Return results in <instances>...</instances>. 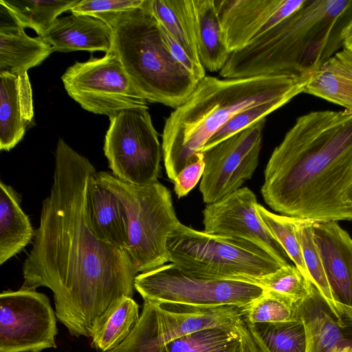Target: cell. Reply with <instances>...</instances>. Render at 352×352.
<instances>
[{"instance_id": "1", "label": "cell", "mask_w": 352, "mask_h": 352, "mask_svg": "<svg viewBox=\"0 0 352 352\" xmlns=\"http://www.w3.org/2000/svg\"><path fill=\"white\" fill-rule=\"evenodd\" d=\"M53 183L23 265L21 289H50L57 319L76 337H90L98 318L134 294L138 272L128 253L98 239L86 212L93 164L63 139L55 153Z\"/></svg>"}, {"instance_id": "2", "label": "cell", "mask_w": 352, "mask_h": 352, "mask_svg": "<svg viewBox=\"0 0 352 352\" xmlns=\"http://www.w3.org/2000/svg\"><path fill=\"white\" fill-rule=\"evenodd\" d=\"M265 202L281 215L352 221V111L298 117L264 170Z\"/></svg>"}, {"instance_id": "3", "label": "cell", "mask_w": 352, "mask_h": 352, "mask_svg": "<svg viewBox=\"0 0 352 352\" xmlns=\"http://www.w3.org/2000/svg\"><path fill=\"white\" fill-rule=\"evenodd\" d=\"M310 77H204L166 120L162 147L168 179L174 183L182 170L204 158L207 142L237 113L276 98L292 99L303 93Z\"/></svg>"}, {"instance_id": "4", "label": "cell", "mask_w": 352, "mask_h": 352, "mask_svg": "<svg viewBox=\"0 0 352 352\" xmlns=\"http://www.w3.org/2000/svg\"><path fill=\"white\" fill-rule=\"evenodd\" d=\"M351 8L350 0H306L292 15L231 53L219 75L228 79L311 76L342 45L334 30Z\"/></svg>"}, {"instance_id": "5", "label": "cell", "mask_w": 352, "mask_h": 352, "mask_svg": "<svg viewBox=\"0 0 352 352\" xmlns=\"http://www.w3.org/2000/svg\"><path fill=\"white\" fill-rule=\"evenodd\" d=\"M110 28L112 52L146 101L175 109L190 97L199 81L173 57L164 31L145 0Z\"/></svg>"}, {"instance_id": "6", "label": "cell", "mask_w": 352, "mask_h": 352, "mask_svg": "<svg viewBox=\"0 0 352 352\" xmlns=\"http://www.w3.org/2000/svg\"><path fill=\"white\" fill-rule=\"evenodd\" d=\"M169 261L195 276L238 280L261 277L284 265L247 239L198 231L180 223L167 240Z\"/></svg>"}, {"instance_id": "7", "label": "cell", "mask_w": 352, "mask_h": 352, "mask_svg": "<svg viewBox=\"0 0 352 352\" xmlns=\"http://www.w3.org/2000/svg\"><path fill=\"white\" fill-rule=\"evenodd\" d=\"M100 182L118 197L129 221L126 250L138 272L169 261L167 240L180 223L170 191L158 181L145 186L124 182L108 172L97 173Z\"/></svg>"}, {"instance_id": "8", "label": "cell", "mask_w": 352, "mask_h": 352, "mask_svg": "<svg viewBox=\"0 0 352 352\" xmlns=\"http://www.w3.org/2000/svg\"><path fill=\"white\" fill-rule=\"evenodd\" d=\"M242 317L239 307L194 306L144 300L139 320L129 336L107 352H162L166 345L206 329L236 331Z\"/></svg>"}, {"instance_id": "9", "label": "cell", "mask_w": 352, "mask_h": 352, "mask_svg": "<svg viewBox=\"0 0 352 352\" xmlns=\"http://www.w3.org/2000/svg\"><path fill=\"white\" fill-rule=\"evenodd\" d=\"M148 110L129 109L110 117L103 146L113 175L140 186L157 182L163 156Z\"/></svg>"}, {"instance_id": "10", "label": "cell", "mask_w": 352, "mask_h": 352, "mask_svg": "<svg viewBox=\"0 0 352 352\" xmlns=\"http://www.w3.org/2000/svg\"><path fill=\"white\" fill-rule=\"evenodd\" d=\"M134 285L144 300L153 302L239 308L258 298L264 291L246 282L195 276L174 263L138 274Z\"/></svg>"}, {"instance_id": "11", "label": "cell", "mask_w": 352, "mask_h": 352, "mask_svg": "<svg viewBox=\"0 0 352 352\" xmlns=\"http://www.w3.org/2000/svg\"><path fill=\"white\" fill-rule=\"evenodd\" d=\"M67 94L84 109L112 117L123 111L148 109L113 52L76 62L61 76Z\"/></svg>"}, {"instance_id": "12", "label": "cell", "mask_w": 352, "mask_h": 352, "mask_svg": "<svg viewBox=\"0 0 352 352\" xmlns=\"http://www.w3.org/2000/svg\"><path fill=\"white\" fill-rule=\"evenodd\" d=\"M56 316L49 298L33 289L0 295V352H40L56 348Z\"/></svg>"}, {"instance_id": "13", "label": "cell", "mask_w": 352, "mask_h": 352, "mask_svg": "<svg viewBox=\"0 0 352 352\" xmlns=\"http://www.w3.org/2000/svg\"><path fill=\"white\" fill-rule=\"evenodd\" d=\"M266 118L203 152L205 169L199 185L203 200L214 203L241 188L258 164Z\"/></svg>"}, {"instance_id": "14", "label": "cell", "mask_w": 352, "mask_h": 352, "mask_svg": "<svg viewBox=\"0 0 352 352\" xmlns=\"http://www.w3.org/2000/svg\"><path fill=\"white\" fill-rule=\"evenodd\" d=\"M256 197L243 187L220 200L207 204L203 210L205 232L236 236L250 241L272 254L284 265L290 260L257 213Z\"/></svg>"}, {"instance_id": "15", "label": "cell", "mask_w": 352, "mask_h": 352, "mask_svg": "<svg viewBox=\"0 0 352 352\" xmlns=\"http://www.w3.org/2000/svg\"><path fill=\"white\" fill-rule=\"evenodd\" d=\"M306 0H214L230 53L239 51L299 10Z\"/></svg>"}, {"instance_id": "16", "label": "cell", "mask_w": 352, "mask_h": 352, "mask_svg": "<svg viewBox=\"0 0 352 352\" xmlns=\"http://www.w3.org/2000/svg\"><path fill=\"white\" fill-rule=\"evenodd\" d=\"M313 232L332 295L352 322V238L337 221H314Z\"/></svg>"}, {"instance_id": "17", "label": "cell", "mask_w": 352, "mask_h": 352, "mask_svg": "<svg viewBox=\"0 0 352 352\" xmlns=\"http://www.w3.org/2000/svg\"><path fill=\"white\" fill-rule=\"evenodd\" d=\"M0 150L9 151L23 138L34 118L28 72H0Z\"/></svg>"}, {"instance_id": "18", "label": "cell", "mask_w": 352, "mask_h": 352, "mask_svg": "<svg viewBox=\"0 0 352 352\" xmlns=\"http://www.w3.org/2000/svg\"><path fill=\"white\" fill-rule=\"evenodd\" d=\"M86 212L89 226L98 239L126 252L129 237L126 210L115 194L100 182L96 170L88 181Z\"/></svg>"}, {"instance_id": "19", "label": "cell", "mask_w": 352, "mask_h": 352, "mask_svg": "<svg viewBox=\"0 0 352 352\" xmlns=\"http://www.w3.org/2000/svg\"><path fill=\"white\" fill-rule=\"evenodd\" d=\"M54 51L112 52L113 32L102 21L94 17L72 14L58 18L41 36Z\"/></svg>"}, {"instance_id": "20", "label": "cell", "mask_w": 352, "mask_h": 352, "mask_svg": "<svg viewBox=\"0 0 352 352\" xmlns=\"http://www.w3.org/2000/svg\"><path fill=\"white\" fill-rule=\"evenodd\" d=\"M296 318L305 326L306 352H338L346 339L342 327L317 288L297 307Z\"/></svg>"}, {"instance_id": "21", "label": "cell", "mask_w": 352, "mask_h": 352, "mask_svg": "<svg viewBox=\"0 0 352 352\" xmlns=\"http://www.w3.org/2000/svg\"><path fill=\"white\" fill-rule=\"evenodd\" d=\"M14 20L1 21L0 72L23 74L41 64L54 52L42 37H31Z\"/></svg>"}, {"instance_id": "22", "label": "cell", "mask_w": 352, "mask_h": 352, "mask_svg": "<svg viewBox=\"0 0 352 352\" xmlns=\"http://www.w3.org/2000/svg\"><path fill=\"white\" fill-rule=\"evenodd\" d=\"M303 93L352 111V52L344 47L331 56L311 75Z\"/></svg>"}, {"instance_id": "23", "label": "cell", "mask_w": 352, "mask_h": 352, "mask_svg": "<svg viewBox=\"0 0 352 352\" xmlns=\"http://www.w3.org/2000/svg\"><path fill=\"white\" fill-rule=\"evenodd\" d=\"M197 45L201 65L220 72L230 56L226 44L214 0H192Z\"/></svg>"}, {"instance_id": "24", "label": "cell", "mask_w": 352, "mask_h": 352, "mask_svg": "<svg viewBox=\"0 0 352 352\" xmlns=\"http://www.w3.org/2000/svg\"><path fill=\"white\" fill-rule=\"evenodd\" d=\"M12 187L0 182V265L19 254L34 236L29 217Z\"/></svg>"}, {"instance_id": "25", "label": "cell", "mask_w": 352, "mask_h": 352, "mask_svg": "<svg viewBox=\"0 0 352 352\" xmlns=\"http://www.w3.org/2000/svg\"><path fill=\"white\" fill-rule=\"evenodd\" d=\"M160 25L197 64L199 58L192 0H145Z\"/></svg>"}, {"instance_id": "26", "label": "cell", "mask_w": 352, "mask_h": 352, "mask_svg": "<svg viewBox=\"0 0 352 352\" xmlns=\"http://www.w3.org/2000/svg\"><path fill=\"white\" fill-rule=\"evenodd\" d=\"M139 318V306L132 298L119 299L94 323L90 336L91 346L102 352L116 348L129 336Z\"/></svg>"}, {"instance_id": "27", "label": "cell", "mask_w": 352, "mask_h": 352, "mask_svg": "<svg viewBox=\"0 0 352 352\" xmlns=\"http://www.w3.org/2000/svg\"><path fill=\"white\" fill-rule=\"evenodd\" d=\"M80 0H0L3 6L21 27L33 29L42 36L58 16L74 7Z\"/></svg>"}, {"instance_id": "28", "label": "cell", "mask_w": 352, "mask_h": 352, "mask_svg": "<svg viewBox=\"0 0 352 352\" xmlns=\"http://www.w3.org/2000/svg\"><path fill=\"white\" fill-rule=\"evenodd\" d=\"M314 221L300 219L296 229L304 262L310 280L325 300L339 324L342 328H344L345 315L342 309L336 302L329 287L314 237Z\"/></svg>"}, {"instance_id": "29", "label": "cell", "mask_w": 352, "mask_h": 352, "mask_svg": "<svg viewBox=\"0 0 352 352\" xmlns=\"http://www.w3.org/2000/svg\"><path fill=\"white\" fill-rule=\"evenodd\" d=\"M239 330L212 328L179 338L165 346L162 352H240Z\"/></svg>"}, {"instance_id": "30", "label": "cell", "mask_w": 352, "mask_h": 352, "mask_svg": "<svg viewBox=\"0 0 352 352\" xmlns=\"http://www.w3.org/2000/svg\"><path fill=\"white\" fill-rule=\"evenodd\" d=\"M239 281L257 285L263 289L282 294L296 303L309 296L314 285L295 265H284L271 274L261 277H241Z\"/></svg>"}, {"instance_id": "31", "label": "cell", "mask_w": 352, "mask_h": 352, "mask_svg": "<svg viewBox=\"0 0 352 352\" xmlns=\"http://www.w3.org/2000/svg\"><path fill=\"white\" fill-rule=\"evenodd\" d=\"M298 305L282 294L264 289L258 298L239 309L243 320L251 324L280 322L297 318Z\"/></svg>"}, {"instance_id": "32", "label": "cell", "mask_w": 352, "mask_h": 352, "mask_svg": "<svg viewBox=\"0 0 352 352\" xmlns=\"http://www.w3.org/2000/svg\"><path fill=\"white\" fill-rule=\"evenodd\" d=\"M252 326L269 352H306L305 328L300 319Z\"/></svg>"}, {"instance_id": "33", "label": "cell", "mask_w": 352, "mask_h": 352, "mask_svg": "<svg viewBox=\"0 0 352 352\" xmlns=\"http://www.w3.org/2000/svg\"><path fill=\"white\" fill-rule=\"evenodd\" d=\"M256 210L267 230L283 247L289 259L310 280L296 233L300 219L276 214L260 204L257 205Z\"/></svg>"}, {"instance_id": "34", "label": "cell", "mask_w": 352, "mask_h": 352, "mask_svg": "<svg viewBox=\"0 0 352 352\" xmlns=\"http://www.w3.org/2000/svg\"><path fill=\"white\" fill-rule=\"evenodd\" d=\"M291 100L289 98H276L239 112L210 138L202 153L266 118L270 113L283 107Z\"/></svg>"}, {"instance_id": "35", "label": "cell", "mask_w": 352, "mask_h": 352, "mask_svg": "<svg viewBox=\"0 0 352 352\" xmlns=\"http://www.w3.org/2000/svg\"><path fill=\"white\" fill-rule=\"evenodd\" d=\"M144 0H80L69 11L99 19L109 27L121 14L140 8Z\"/></svg>"}, {"instance_id": "36", "label": "cell", "mask_w": 352, "mask_h": 352, "mask_svg": "<svg viewBox=\"0 0 352 352\" xmlns=\"http://www.w3.org/2000/svg\"><path fill=\"white\" fill-rule=\"evenodd\" d=\"M205 162L201 158L181 170L174 182V191L178 198L187 195L197 185L203 176Z\"/></svg>"}, {"instance_id": "37", "label": "cell", "mask_w": 352, "mask_h": 352, "mask_svg": "<svg viewBox=\"0 0 352 352\" xmlns=\"http://www.w3.org/2000/svg\"><path fill=\"white\" fill-rule=\"evenodd\" d=\"M238 330L241 341L240 352H269L252 324L242 318Z\"/></svg>"}, {"instance_id": "38", "label": "cell", "mask_w": 352, "mask_h": 352, "mask_svg": "<svg viewBox=\"0 0 352 352\" xmlns=\"http://www.w3.org/2000/svg\"><path fill=\"white\" fill-rule=\"evenodd\" d=\"M340 40L343 43L352 38V18L349 20L342 28L340 33Z\"/></svg>"}, {"instance_id": "39", "label": "cell", "mask_w": 352, "mask_h": 352, "mask_svg": "<svg viewBox=\"0 0 352 352\" xmlns=\"http://www.w3.org/2000/svg\"><path fill=\"white\" fill-rule=\"evenodd\" d=\"M343 47L352 52V38L343 43Z\"/></svg>"}, {"instance_id": "40", "label": "cell", "mask_w": 352, "mask_h": 352, "mask_svg": "<svg viewBox=\"0 0 352 352\" xmlns=\"http://www.w3.org/2000/svg\"><path fill=\"white\" fill-rule=\"evenodd\" d=\"M338 352H352V347L346 342L344 346Z\"/></svg>"}, {"instance_id": "41", "label": "cell", "mask_w": 352, "mask_h": 352, "mask_svg": "<svg viewBox=\"0 0 352 352\" xmlns=\"http://www.w3.org/2000/svg\"><path fill=\"white\" fill-rule=\"evenodd\" d=\"M346 342L349 346L352 347V339H347Z\"/></svg>"}]
</instances>
